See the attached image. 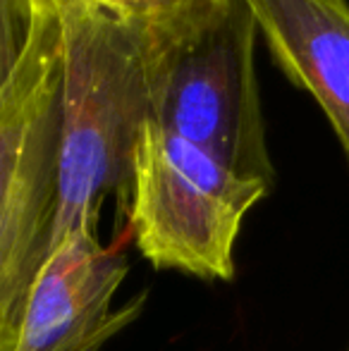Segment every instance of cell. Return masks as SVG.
<instances>
[{"label": "cell", "instance_id": "obj_6", "mask_svg": "<svg viewBox=\"0 0 349 351\" xmlns=\"http://www.w3.org/2000/svg\"><path fill=\"white\" fill-rule=\"evenodd\" d=\"M275 65L321 106L349 160V0H244Z\"/></svg>", "mask_w": 349, "mask_h": 351}, {"label": "cell", "instance_id": "obj_2", "mask_svg": "<svg viewBox=\"0 0 349 351\" xmlns=\"http://www.w3.org/2000/svg\"><path fill=\"white\" fill-rule=\"evenodd\" d=\"M56 17L62 98L51 246L70 232H96L108 196H125L149 112L139 24L75 8Z\"/></svg>", "mask_w": 349, "mask_h": 351}, {"label": "cell", "instance_id": "obj_4", "mask_svg": "<svg viewBox=\"0 0 349 351\" xmlns=\"http://www.w3.org/2000/svg\"><path fill=\"white\" fill-rule=\"evenodd\" d=\"M268 191L146 117L122 208L136 249L154 268L232 280L239 227Z\"/></svg>", "mask_w": 349, "mask_h": 351}, {"label": "cell", "instance_id": "obj_7", "mask_svg": "<svg viewBox=\"0 0 349 351\" xmlns=\"http://www.w3.org/2000/svg\"><path fill=\"white\" fill-rule=\"evenodd\" d=\"M34 14H56L60 10L75 8L88 12L108 14L120 22L151 24L175 10L184 8L191 0H29Z\"/></svg>", "mask_w": 349, "mask_h": 351}, {"label": "cell", "instance_id": "obj_8", "mask_svg": "<svg viewBox=\"0 0 349 351\" xmlns=\"http://www.w3.org/2000/svg\"><path fill=\"white\" fill-rule=\"evenodd\" d=\"M32 27L34 10L29 0H0V88L22 60Z\"/></svg>", "mask_w": 349, "mask_h": 351}, {"label": "cell", "instance_id": "obj_1", "mask_svg": "<svg viewBox=\"0 0 349 351\" xmlns=\"http://www.w3.org/2000/svg\"><path fill=\"white\" fill-rule=\"evenodd\" d=\"M154 125L273 189L261 93L258 29L244 0H191L139 24Z\"/></svg>", "mask_w": 349, "mask_h": 351}, {"label": "cell", "instance_id": "obj_5", "mask_svg": "<svg viewBox=\"0 0 349 351\" xmlns=\"http://www.w3.org/2000/svg\"><path fill=\"white\" fill-rule=\"evenodd\" d=\"M127 261L96 232H70L48 249L29 287L10 351H98L139 318L146 294L115 308Z\"/></svg>", "mask_w": 349, "mask_h": 351}, {"label": "cell", "instance_id": "obj_3", "mask_svg": "<svg viewBox=\"0 0 349 351\" xmlns=\"http://www.w3.org/2000/svg\"><path fill=\"white\" fill-rule=\"evenodd\" d=\"M60 98V22L34 14L22 60L0 88V351L12 349L29 287L51 246Z\"/></svg>", "mask_w": 349, "mask_h": 351}, {"label": "cell", "instance_id": "obj_9", "mask_svg": "<svg viewBox=\"0 0 349 351\" xmlns=\"http://www.w3.org/2000/svg\"><path fill=\"white\" fill-rule=\"evenodd\" d=\"M347 351H349V349H347Z\"/></svg>", "mask_w": 349, "mask_h": 351}]
</instances>
